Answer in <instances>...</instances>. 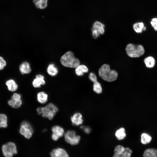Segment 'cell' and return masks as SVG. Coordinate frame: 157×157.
<instances>
[{"label":"cell","mask_w":157,"mask_h":157,"mask_svg":"<svg viewBox=\"0 0 157 157\" xmlns=\"http://www.w3.org/2000/svg\"><path fill=\"white\" fill-rule=\"evenodd\" d=\"M99 76L104 80L111 82L115 81L118 76L117 72L115 70H111L109 65H103L98 70Z\"/></svg>","instance_id":"obj_1"},{"label":"cell","mask_w":157,"mask_h":157,"mask_svg":"<svg viewBox=\"0 0 157 157\" xmlns=\"http://www.w3.org/2000/svg\"><path fill=\"white\" fill-rule=\"evenodd\" d=\"M60 62L63 66L70 68H75L80 64L79 60L71 51L66 52L61 56Z\"/></svg>","instance_id":"obj_2"},{"label":"cell","mask_w":157,"mask_h":157,"mask_svg":"<svg viewBox=\"0 0 157 157\" xmlns=\"http://www.w3.org/2000/svg\"><path fill=\"white\" fill-rule=\"evenodd\" d=\"M58 107L52 103H49L44 107H39L37 108L38 114L41 115L44 118L52 120L58 111Z\"/></svg>","instance_id":"obj_3"},{"label":"cell","mask_w":157,"mask_h":157,"mask_svg":"<svg viewBox=\"0 0 157 157\" xmlns=\"http://www.w3.org/2000/svg\"><path fill=\"white\" fill-rule=\"evenodd\" d=\"M126 51L127 55L132 58H138L142 56L145 52L143 46L141 44L129 43L126 46Z\"/></svg>","instance_id":"obj_4"},{"label":"cell","mask_w":157,"mask_h":157,"mask_svg":"<svg viewBox=\"0 0 157 157\" xmlns=\"http://www.w3.org/2000/svg\"><path fill=\"white\" fill-rule=\"evenodd\" d=\"M64 136L65 141L72 145L78 144L81 140L80 136L77 135L76 132L74 130L67 131L65 133Z\"/></svg>","instance_id":"obj_5"},{"label":"cell","mask_w":157,"mask_h":157,"mask_svg":"<svg viewBox=\"0 0 157 157\" xmlns=\"http://www.w3.org/2000/svg\"><path fill=\"white\" fill-rule=\"evenodd\" d=\"M33 132V128L29 122L24 121L21 123L19 132L25 138L30 139L32 136Z\"/></svg>","instance_id":"obj_6"},{"label":"cell","mask_w":157,"mask_h":157,"mask_svg":"<svg viewBox=\"0 0 157 157\" xmlns=\"http://www.w3.org/2000/svg\"><path fill=\"white\" fill-rule=\"evenodd\" d=\"M2 150L3 155L6 157H11L17 153L16 144L12 142L3 145Z\"/></svg>","instance_id":"obj_7"},{"label":"cell","mask_w":157,"mask_h":157,"mask_svg":"<svg viewBox=\"0 0 157 157\" xmlns=\"http://www.w3.org/2000/svg\"><path fill=\"white\" fill-rule=\"evenodd\" d=\"M21 98V96L20 94L14 93L11 97V99L8 101V104L13 108H18L21 106L22 104Z\"/></svg>","instance_id":"obj_8"},{"label":"cell","mask_w":157,"mask_h":157,"mask_svg":"<svg viewBox=\"0 0 157 157\" xmlns=\"http://www.w3.org/2000/svg\"><path fill=\"white\" fill-rule=\"evenodd\" d=\"M50 155L52 157H68L69 154L64 149L58 147L53 149L50 153Z\"/></svg>","instance_id":"obj_9"},{"label":"cell","mask_w":157,"mask_h":157,"mask_svg":"<svg viewBox=\"0 0 157 157\" xmlns=\"http://www.w3.org/2000/svg\"><path fill=\"white\" fill-rule=\"evenodd\" d=\"M45 83L44 76L39 74L36 75L35 78L32 81V84L34 88H39L40 87L41 85H44Z\"/></svg>","instance_id":"obj_10"},{"label":"cell","mask_w":157,"mask_h":157,"mask_svg":"<svg viewBox=\"0 0 157 157\" xmlns=\"http://www.w3.org/2000/svg\"><path fill=\"white\" fill-rule=\"evenodd\" d=\"M70 119L72 124L75 126L81 124L83 121L82 115L79 113L74 114L71 117Z\"/></svg>","instance_id":"obj_11"},{"label":"cell","mask_w":157,"mask_h":157,"mask_svg":"<svg viewBox=\"0 0 157 157\" xmlns=\"http://www.w3.org/2000/svg\"><path fill=\"white\" fill-rule=\"evenodd\" d=\"M75 68V73L78 76H83L84 73H87L88 71V68L84 65L80 64Z\"/></svg>","instance_id":"obj_12"},{"label":"cell","mask_w":157,"mask_h":157,"mask_svg":"<svg viewBox=\"0 0 157 157\" xmlns=\"http://www.w3.org/2000/svg\"><path fill=\"white\" fill-rule=\"evenodd\" d=\"M48 95L44 91L39 92L37 94V101L42 104H45L48 101Z\"/></svg>","instance_id":"obj_13"},{"label":"cell","mask_w":157,"mask_h":157,"mask_svg":"<svg viewBox=\"0 0 157 157\" xmlns=\"http://www.w3.org/2000/svg\"><path fill=\"white\" fill-rule=\"evenodd\" d=\"M19 69L22 74H28L31 71V68L29 63L27 62L23 63L19 66Z\"/></svg>","instance_id":"obj_14"},{"label":"cell","mask_w":157,"mask_h":157,"mask_svg":"<svg viewBox=\"0 0 157 157\" xmlns=\"http://www.w3.org/2000/svg\"><path fill=\"white\" fill-rule=\"evenodd\" d=\"M52 133H53L59 138L63 136L65 134V131L62 127L58 125H55L51 128Z\"/></svg>","instance_id":"obj_15"},{"label":"cell","mask_w":157,"mask_h":157,"mask_svg":"<svg viewBox=\"0 0 157 157\" xmlns=\"http://www.w3.org/2000/svg\"><path fill=\"white\" fill-rule=\"evenodd\" d=\"M47 72L49 75L54 76L58 74V70L54 64L51 63L48 65L47 69Z\"/></svg>","instance_id":"obj_16"},{"label":"cell","mask_w":157,"mask_h":157,"mask_svg":"<svg viewBox=\"0 0 157 157\" xmlns=\"http://www.w3.org/2000/svg\"><path fill=\"white\" fill-rule=\"evenodd\" d=\"M144 63L146 67L149 68H151L154 66L155 65L156 60L154 57L151 56H149L144 59Z\"/></svg>","instance_id":"obj_17"},{"label":"cell","mask_w":157,"mask_h":157,"mask_svg":"<svg viewBox=\"0 0 157 157\" xmlns=\"http://www.w3.org/2000/svg\"><path fill=\"white\" fill-rule=\"evenodd\" d=\"M144 157H157V149L154 148L146 149L143 154Z\"/></svg>","instance_id":"obj_18"},{"label":"cell","mask_w":157,"mask_h":157,"mask_svg":"<svg viewBox=\"0 0 157 157\" xmlns=\"http://www.w3.org/2000/svg\"><path fill=\"white\" fill-rule=\"evenodd\" d=\"M133 28L134 31L138 33H142L143 31H145L146 29L142 22H137L135 23L133 25Z\"/></svg>","instance_id":"obj_19"},{"label":"cell","mask_w":157,"mask_h":157,"mask_svg":"<svg viewBox=\"0 0 157 157\" xmlns=\"http://www.w3.org/2000/svg\"><path fill=\"white\" fill-rule=\"evenodd\" d=\"M152 140V137L149 134L143 133L141 135L140 141L141 143L145 145L150 143Z\"/></svg>","instance_id":"obj_20"},{"label":"cell","mask_w":157,"mask_h":157,"mask_svg":"<svg viewBox=\"0 0 157 157\" xmlns=\"http://www.w3.org/2000/svg\"><path fill=\"white\" fill-rule=\"evenodd\" d=\"M6 84L8 90L11 92L15 91L18 87L15 81L12 79L7 81L6 82Z\"/></svg>","instance_id":"obj_21"},{"label":"cell","mask_w":157,"mask_h":157,"mask_svg":"<svg viewBox=\"0 0 157 157\" xmlns=\"http://www.w3.org/2000/svg\"><path fill=\"white\" fill-rule=\"evenodd\" d=\"M105 25L101 22L97 21L93 25L92 28L97 30L101 34H103L105 32Z\"/></svg>","instance_id":"obj_22"},{"label":"cell","mask_w":157,"mask_h":157,"mask_svg":"<svg viewBox=\"0 0 157 157\" xmlns=\"http://www.w3.org/2000/svg\"><path fill=\"white\" fill-rule=\"evenodd\" d=\"M36 7L43 9L46 8L47 6L48 0H33Z\"/></svg>","instance_id":"obj_23"},{"label":"cell","mask_w":157,"mask_h":157,"mask_svg":"<svg viewBox=\"0 0 157 157\" xmlns=\"http://www.w3.org/2000/svg\"><path fill=\"white\" fill-rule=\"evenodd\" d=\"M115 136L119 140L124 139L126 137V134L125 129L121 127L117 129L115 132Z\"/></svg>","instance_id":"obj_24"},{"label":"cell","mask_w":157,"mask_h":157,"mask_svg":"<svg viewBox=\"0 0 157 157\" xmlns=\"http://www.w3.org/2000/svg\"><path fill=\"white\" fill-rule=\"evenodd\" d=\"M124 149V147L122 145H118L116 146L114 150L113 157H122V155Z\"/></svg>","instance_id":"obj_25"},{"label":"cell","mask_w":157,"mask_h":157,"mask_svg":"<svg viewBox=\"0 0 157 157\" xmlns=\"http://www.w3.org/2000/svg\"><path fill=\"white\" fill-rule=\"evenodd\" d=\"M7 126V117L4 114L0 113V128H5Z\"/></svg>","instance_id":"obj_26"},{"label":"cell","mask_w":157,"mask_h":157,"mask_svg":"<svg viewBox=\"0 0 157 157\" xmlns=\"http://www.w3.org/2000/svg\"><path fill=\"white\" fill-rule=\"evenodd\" d=\"M93 90L96 93L99 94L102 91V86L101 84L98 81L93 83Z\"/></svg>","instance_id":"obj_27"},{"label":"cell","mask_w":157,"mask_h":157,"mask_svg":"<svg viewBox=\"0 0 157 157\" xmlns=\"http://www.w3.org/2000/svg\"><path fill=\"white\" fill-rule=\"evenodd\" d=\"M132 153V151L130 148H124L122 155V157H130L131 156Z\"/></svg>","instance_id":"obj_28"},{"label":"cell","mask_w":157,"mask_h":157,"mask_svg":"<svg viewBox=\"0 0 157 157\" xmlns=\"http://www.w3.org/2000/svg\"><path fill=\"white\" fill-rule=\"evenodd\" d=\"M150 24L154 29L157 31V18H153L151 20Z\"/></svg>","instance_id":"obj_29"},{"label":"cell","mask_w":157,"mask_h":157,"mask_svg":"<svg viewBox=\"0 0 157 157\" xmlns=\"http://www.w3.org/2000/svg\"><path fill=\"white\" fill-rule=\"evenodd\" d=\"M88 77L90 80L93 83L97 81V77L94 73H90L89 74Z\"/></svg>","instance_id":"obj_30"},{"label":"cell","mask_w":157,"mask_h":157,"mask_svg":"<svg viewBox=\"0 0 157 157\" xmlns=\"http://www.w3.org/2000/svg\"><path fill=\"white\" fill-rule=\"evenodd\" d=\"M92 36L95 39L97 38L101 34L99 32L95 29L92 28Z\"/></svg>","instance_id":"obj_31"},{"label":"cell","mask_w":157,"mask_h":157,"mask_svg":"<svg viewBox=\"0 0 157 157\" xmlns=\"http://www.w3.org/2000/svg\"><path fill=\"white\" fill-rule=\"evenodd\" d=\"M6 65V61L2 57L0 56V70H2Z\"/></svg>","instance_id":"obj_32"},{"label":"cell","mask_w":157,"mask_h":157,"mask_svg":"<svg viewBox=\"0 0 157 157\" xmlns=\"http://www.w3.org/2000/svg\"><path fill=\"white\" fill-rule=\"evenodd\" d=\"M81 129L83 130V131L85 133L87 134L89 133L91 131L90 129L88 127L81 126Z\"/></svg>","instance_id":"obj_33"},{"label":"cell","mask_w":157,"mask_h":157,"mask_svg":"<svg viewBox=\"0 0 157 157\" xmlns=\"http://www.w3.org/2000/svg\"><path fill=\"white\" fill-rule=\"evenodd\" d=\"M51 137L52 139L54 141H57L60 138L58 136L53 133H52Z\"/></svg>","instance_id":"obj_34"}]
</instances>
